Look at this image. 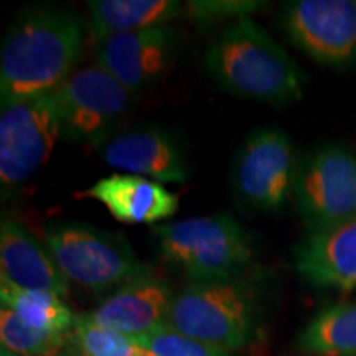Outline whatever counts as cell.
<instances>
[{
	"mask_svg": "<svg viewBox=\"0 0 356 356\" xmlns=\"http://www.w3.org/2000/svg\"><path fill=\"white\" fill-rule=\"evenodd\" d=\"M83 32L81 19L65 8H25L2 43V102L50 95L61 86L81 55Z\"/></svg>",
	"mask_w": 356,
	"mask_h": 356,
	"instance_id": "cell-1",
	"label": "cell"
},
{
	"mask_svg": "<svg viewBox=\"0 0 356 356\" xmlns=\"http://www.w3.org/2000/svg\"><path fill=\"white\" fill-rule=\"evenodd\" d=\"M204 65L233 95L273 106H287L304 95L299 65L249 17L226 26L210 44Z\"/></svg>",
	"mask_w": 356,
	"mask_h": 356,
	"instance_id": "cell-2",
	"label": "cell"
},
{
	"mask_svg": "<svg viewBox=\"0 0 356 356\" xmlns=\"http://www.w3.org/2000/svg\"><path fill=\"white\" fill-rule=\"evenodd\" d=\"M167 323L186 337L229 351L256 340L261 297L254 275L190 284L173 297Z\"/></svg>",
	"mask_w": 356,
	"mask_h": 356,
	"instance_id": "cell-3",
	"label": "cell"
},
{
	"mask_svg": "<svg viewBox=\"0 0 356 356\" xmlns=\"http://www.w3.org/2000/svg\"><path fill=\"white\" fill-rule=\"evenodd\" d=\"M159 256L191 284L249 273L254 254L248 233L229 215L186 218L154 229Z\"/></svg>",
	"mask_w": 356,
	"mask_h": 356,
	"instance_id": "cell-4",
	"label": "cell"
},
{
	"mask_svg": "<svg viewBox=\"0 0 356 356\" xmlns=\"http://www.w3.org/2000/svg\"><path fill=\"white\" fill-rule=\"evenodd\" d=\"M43 243L70 282L102 293L149 273L122 234L88 222L55 221L43 228Z\"/></svg>",
	"mask_w": 356,
	"mask_h": 356,
	"instance_id": "cell-5",
	"label": "cell"
},
{
	"mask_svg": "<svg viewBox=\"0 0 356 356\" xmlns=\"http://www.w3.org/2000/svg\"><path fill=\"white\" fill-rule=\"evenodd\" d=\"M293 200L310 233L356 220V155L341 144H323L299 162Z\"/></svg>",
	"mask_w": 356,
	"mask_h": 356,
	"instance_id": "cell-6",
	"label": "cell"
},
{
	"mask_svg": "<svg viewBox=\"0 0 356 356\" xmlns=\"http://www.w3.org/2000/svg\"><path fill=\"white\" fill-rule=\"evenodd\" d=\"M61 137L53 92L2 102L0 185L3 197L19 190L47 163Z\"/></svg>",
	"mask_w": 356,
	"mask_h": 356,
	"instance_id": "cell-7",
	"label": "cell"
},
{
	"mask_svg": "<svg viewBox=\"0 0 356 356\" xmlns=\"http://www.w3.org/2000/svg\"><path fill=\"white\" fill-rule=\"evenodd\" d=\"M297 168L292 140L282 129H254L236 152L231 172L234 195L254 211L282 210L293 197Z\"/></svg>",
	"mask_w": 356,
	"mask_h": 356,
	"instance_id": "cell-8",
	"label": "cell"
},
{
	"mask_svg": "<svg viewBox=\"0 0 356 356\" xmlns=\"http://www.w3.org/2000/svg\"><path fill=\"white\" fill-rule=\"evenodd\" d=\"M61 139L99 145L131 108L134 95L99 65L74 71L53 91Z\"/></svg>",
	"mask_w": 356,
	"mask_h": 356,
	"instance_id": "cell-9",
	"label": "cell"
},
{
	"mask_svg": "<svg viewBox=\"0 0 356 356\" xmlns=\"http://www.w3.org/2000/svg\"><path fill=\"white\" fill-rule=\"evenodd\" d=\"M287 38L320 65L356 63V0H296L284 7Z\"/></svg>",
	"mask_w": 356,
	"mask_h": 356,
	"instance_id": "cell-10",
	"label": "cell"
},
{
	"mask_svg": "<svg viewBox=\"0 0 356 356\" xmlns=\"http://www.w3.org/2000/svg\"><path fill=\"white\" fill-rule=\"evenodd\" d=\"M178 35L172 26L114 35L96 43V65L134 96L154 86L170 68Z\"/></svg>",
	"mask_w": 356,
	"mask_h": 356,
	"instance_id": "cell-11",
	"label": "cell"
},
{
	"mask_svg": "<svg viewBox=\"0 0 356 356\" xmlns=\"http://www.w3.org/2000/svg\"><path fill=\"white\" fill-rule=\"evenodd\" d=\"M101 159L115 170L152 178L159 184H185L188 167L175 137L157 126L111 134L99 145Z\"/></svg>",
	"mask_w": 356,
	"mask_h": 356,
	"instance_id": "cell-12",
	"label": "cell"
},
{
	"mask_svg": "<svg viewBox=\"0 0 356 356\" xmlns=\"http://www.w3.org/2000/svg\"><path fill=\"white\" fill-rule=\"evenodd\" d=\"M173 297L170 286L150 269L111 292L86 315L91 322L136 340L167 323Z\"/></svg>",
	"mask_w": 356,
	"mask_h": 356,
	"instance_id": "cell-13",
	"label": "cell"
},
{
	"mask_svg": "<svg viewBox=\"0 0 356 356\" xmlns=\"http://www.w3.org/2000/svg\"><path fill=\"white\" fill-rule=\"evenodd\" d=\"M0 280L19 289L51 292L60 297L70 292V280L60 270L47 244L8 216L0 222Z\"/></svg>",
	"mask_w": 356,
	"mask_h": 356,
	"instance_id": "cell-14",
	"label": "cell"
},
{
	"mask_svg": "<svg viewBox=\"0 0 356 356\" xmlns=\"http://www.w3.org/2000/svg\"><path fill=\"white\" fill-rule=\"evenodd\" d=\"M78 198H92L104 204L115 220L126 225H154L165 221L178 211L180 200L175 193L150 178L113 173L97 180Z\"/></svg>",
	"mask_w": 356,
	"mask_h": 356,
	"instance_id": "cell-15",
	"label": "cell"
},
{
	"mask_svg": "<svg viewBox=\"0 0 356 356\" xmlns=\"http://www.w3.org/2000/svg\"><path fill=\"white\" fill-rule=\"evenodd\" d=\"M293 267L310 286H356V220L338 228L309 233L292 251Z\"/></svg>",
	"mask_w": 356,
	"mask_h": 356,
	"instance_id": "cell-16",
	"label": "cell"
},
{
	"mask_svg": "<svg viewBox=\"0 0 356 356\" xmlns=\"http://www.w3.org/2000/svg\"><path fill=\"white\" fill-rule=\"evenodd\" d=\"M88 10L89 30L97 43L114 35L167 26L184 7L177 0H92Z\"/></svg>",
	"mask_w": 356,
	"mask_h": 356,
	"instance_id": "cell-17",
	"label": "cell"
},
{
	"mask_svg": "<svg viewBox=\"0 0 356 356\" xmlns=\"http://www.w3.org/2000/svg\"><path fill=\"white\" fill-rule=\"evenodd\" d=\"M297 346L314 356H356V302L327 307L297 337Z\"/></svg>",
	"mask_w": 356,
	"mask_h": 356,
	"instance_id": "cell-18",
	"label": "cell"
},
{
	"mask_svg": "<svg viewBox=\"0 0 356 356\" xmlns=\"http://www.w3.org/2000/svg\"><path fill=\"white\" fill-rule=\"evenodd\" d=\"M0 299L22 322L40 332L53 335H70L76 315L63 302V297L51 292L25 291L0 280Z\"/></svg>",
	"mask_w": 356,
	"mask_h": 356,
	"instance_id": "cell-19",
	"label": "cell"
},
{
	"mask_svg": "<svg viewBox=\"0 0 356 356\" xmlns=\"http://www.w3.org/2000/svg\"><path fill=\"white\" fill-rule=\"evenodd\" d=\"M68 335H53L25 325L8 307L0 310L2 348L17 356H55L66 343Z\"/></svg>",
	"mask_w": 356,
	"mask_h": 356,
	"instance_id": "cell-20",
	"label": "cell"
},
{
	"mask_svg": "<svg viewBox=\"0 0 356 356\" xmlns=\"http://www.w3.org/2000/svg\"><path fill=\"white\" fill-rule=\"evenodd\" d=\"M71 343L78 356H139L140 346L122 333L102 327L76 315L73 330L70 332Z\"/></svg>",
	"mask_w": 356,
	"mask_h": 356,
	"instance_id": "cell-21",
	"label": "cell"
},
{
	"mask_svg": "<svg viewBox=\"0 0 356 356\" xmlns=\"http://www.w3.org/2000/svg\"><path fill=\"white\" fill-rule=\"evenodd\" d=\"M132 341L154 356H233L229 350L186 337L168 323Z\"/></svg>",
	"mask_w": 356,
	"mask_h": 356,
	"instance_id": "cell-22",
	"label": "cell"
},
{
	"mask_svg": "<svg viewBox=\"0 0 356 356\" xmlns=\"http://www.w3.org/2000/svg\"><path fill=\"white\" fill-rule=\"evenodd\" d=\"M259 8V2H191L190 12L195 19L210 22L221 17H236L238 20L246 19V13Z\"/></svg>",
	"mask_w": 356,
	"mask_h": 356,
	"instance_id": "cell-23",
	"label": "cell"
},
{
	"mask_svg": "<svg viewBox=\"0 0 356 356\" xmlns=\"http://www.w3.org/2000/svg\"><path fill=\"white\" fill-rule=\"evenodd\" d=\"M0 356H17V355H13L12 351H8V350H6V348H2V350H0Z\"/></svg>",
	"mask_w": 356,
	"mask_h": 356,
	"instance_id": "cell-24",
	"label": "cell"
},
{
	"mask_svg": "<svg viewBox=\"0 0 356 356\" xmlns=\"http://www.w3.org/2000/svg\"><path fill=\"white\" fill-rule=\"evenodd\" d=\"M142 356H154L152 353H150V351H147V350H144V353H142Z\"/></svg>",
	"mask_w": 356,
	"mask_h": 356,
	"instance_id": "cell-25",
	"label": "cell"
}]
</instances>
